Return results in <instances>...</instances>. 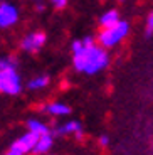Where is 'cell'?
I'll use <instances>...</instances> for the list:
<instances>
[{
	"instance_id": "cell-1",
	"label": "cell",
	"mask_w": 153,
	"mask_h": 155,
	"mask_svg": "<svg viewBox=\"0 0 153 155\" xmlns=\"http://www.w3.org/2000/svg\"><path fill=\"white\" fill-rule=\"evenodd\" d=\"M73 62L79 73L96 74L108 68L109 56L104 47L96 46L91 35H86L73 42Z\"/></svg>"
},
{
	"instance_id": "cell-2",
	"label": "cell",
	"mask_w": 153,
	"mask_h": 155,
	"mask_svg": "<svg viewBox=\"0 0 153 155\" xmlns=\"http://www.w3.org/2000/svg\"><path fill=\"white\" fill-rule=\"evenodd\" d=\"M130 32V24L126 20H118L115 25H109V27H103V31L98 35V41H99V46L104 49H109V47H115L121 42L123 39L128 35Z\"/></svg>"
},
{
	"instance_id": "cell-3",
	"label": "cell",
	"mask_w": 153,
	"mask_h": 155,
	"mask_svg": "<svg viewBox=\"0 0 153 155\" xmlns=\"http://www.w3.org/2000/svg\"><path fill=\"white\" fill-rule=\"evenodd\" d=\"M22 91V81L17 73V66L0 69V93L5 94H19Z\"/></svg>"
},
{
	"instance_id": "cell-4",
	"label": "cell",
	"mask_w": 153,
	"mask_h": 155,
	"mask_svg": "<svg viewBox=\"0 0 153 155\" xmlns=\"http://www.w3.org/2000/svg\"><path fill=\"white\" fill-rule=\"evenodd\" d=\"M19 20V8L10 2H0V29H8Z\"/></svg>"
},
{
	"instance_id": "cell-5",
	"label": "cell",
	"mask_w": 153,
	"mask_h": 155,
	"mask_svg": "<svg viewBox=\"0 0 153 155\" xmlns=\"http://www.w3.org/2000/svg\"><path fill=\"white\" fill-rule=\"evenodd\" d=\"M46 39L47 37H46L44 32H31L29 35L24 37L20 46H22V49L25 51V52H37V51L46 44Z\"/></svg>"
},
{
	"instance_id": "cell-6",
	"label": "cell",
	"mask_w": 153,
	"mask_h": 155,
	"mask_svg": "<svg viewBox=\"0 0 153 155\" xmlns=\"http://www.w3.org/2000/svg\"><path fill=\"white\" fill-rule=\"evenodd\" d=\"M54 145V138H52V133L47 132V133H42V135H37V140H35V145L32 148L31 153L34 155H46L47 152L52 148Z\"/></svg>"
},
{
	"instance_id": "cell-7",
	"label": "cell",
	"mask_w": 153,
	"mask_h": 155,
	"mask_svg": "<svg viewBox=\"0 0 153 155\" xmlns=\"http://www.w3.org/2000/svg\"><path fill=\"white\" fill-rule=\"evenodd\" d=\"M35 140H37V135H35V133L27 132V133H24L22 137H19V138H17L14 143H15L17 147L22 148L25 153H31L32 148H34V145H35Z\"/></svg>"
},
{
	"instance_id": "cell-8",
	"label": "cell",
	"mask_w": 153,
	"mask_h": 155,
	"mask_svg": "<svg viewBox=\"0 0 153 155\" xmlns=\"http://www.w3.org/2000/svg\"><path fill=\"white\" fill-rule=\"evenodd\" d=\"M42 111H46L47 115L52 116H66L71 113V108H69L66 103H61V101H54V103H49L42 108Z\"/></svg>"
},
{
	"instance_id": "cell-9",
	"label": "cell",
	"mask_w": 153,
	"mask_h": 155,
	"mask_svg": "<svg viewBox=\"0 0 153 155\" xmlns=\"http://www.w3.org/2000/svg\"><path fill=\"white\" fill-rule=\"evenodd\" d=\"M118 20H119V14L115 8H111V10L104 12L103 15L99 17V25L101 27H109V25H115Z\"/></svg>"
},
{
	"instance_id": "cell-10",
	"label": "cell",
	"mask_w": 153,
	"mask_h": 155,
	"mask_svg": "<svg viewBox=\"0 0 153 155\" xmlns=\"http://www.w3.org/2000/svg\"><path fill=\"white\" fill-rule=\"evenodd\" d=\"M27 130L32 132V133H35V135H42V133L50 132L49 127H47L46 123H42L41 120H35V118H32V120L27 121Z\"/></svg>"
},
{
	"instance_id": "cell-11",
	"label": "cell",
	"mask_w": 153,
	"mask_h": 155,
	"mask_svg": "<svg viewBox=\"0 0 153 155\" xmlns=\"http://www.w3.org/2000/svg\"><path fill=\"white\" fill-rule=\"evenodd\" d=\"M49 76L47 74H41V76H35V78H32L31 81L27 83V88L29 89H32V91H35V89H42V88H46L47 84H49Z\"/></svg>"
},
{
	"instance_id": "cell-12",
	"label": "cell",
	"mask_w": 153,
	"mask_h": 155,
	"mask_svg": "<svg viewBox=\"0 0 153 155\" xmlns=\"http://www.w3.org/2000/svg\"><path fill=\"white\" fill-rule=\"evenodd\" d=\"M81 130V123L76 120H71V121H66L64 125H61V127H57V130L56 132L59 133V135H69V133H76Z\"/></svg>"
},
{
	"instance_id": "cell-13",
	"label": "cell",
	"mask_w": 153,
	"mask_h": 155,
	"mask_svg": "<svg viewBox=\"0 0 153 155\" xmlns=\"http://www.w3.org/2000/svg\"><path fill=\"white\" fill-rule=\"evenodd\" d=\"M4 155H27V153H25V152H24L20 147H17L15 143H12V145H10V148H8V150L5 152Z\"/></svg>"
},
{
	"instance_id": "cell-14",
	"label": "cell",
	"mask_w": 153,
	"mask_h": 155,
	"mask_svg": "<svg viewBox=\"0 0 153 155\" xmlns=\"http://www.w3.org/2000/svg\"><path fill=\"white\" fill-rule=\"evenodd\" d=\"M153 34V14L150 12L146 15V37H151Z\"/></svg>"
},
{
	"instance_id": "cell-15",
	"label": "cell",
	"mask_w": 153,
	"mask_h": 155,
	"mask_svg": "<svg viewBox=\"0 0 153 155\" xmlns=\"http://www.w3.org/2000/svg\"><path fill=\"white\" fill-rule=\"evenodd\" d=\"M50 4L56 8H64L66 5H67V0H50Z\"/></svg>"
},
{
	"instance_id": "cell-16",
	"label": "cell",
	"mask_w": 153,
	"mask_h": 155,
	"mask_svg": "<svg viewBox=\"0 0 153 155\" xmlns=\"http://www.w3.org/2000/svg\"><path fill=\"white\" fill-rule=\"evenodd\" d=\"M108 143H109V138H108L106 135H101L99 137V145L101 147H108Z\"/></svg>"
},
{
	"instance_id": "cell-17",
	"label": "cell",
	"mask_w": 153,
	"mask_h": 155,
	"mask_svg": "<svg viewBox=\"0 0 153 155\" xmlns=\"http://www.w3.org/2000/svg\"><path fill=\"white\" fill-rule=\"evenodd\" d=\"M34 2H39V0H34Z\"/></svg>"
},
{
	"instance_id": "cell-18",
	"label": "cell",
	"mask_w": 153,
	"mask_h": 155,
	"mask_svg": "<svg viewBox=\"0 0 153 155\" xmlns=\"http://www.w3.org/2000/svg\"><path fill=\"white\" fill-rule=\"evenodd\" d=\"M0 2H2V0H0Z\"/></svg>"
},
{
	"instance_id": "cell-19",
	"label": "cell",
	"mask_w": 153,
	"mask_h": 155,
	"mask_svg": "<svg viewBox=\"0 0 153 155\" xmlns=\"http://www.w3.org/2000/svg\"><path fill=\"white\" fill-rule=\"evenodd\" d=\"M46 155H47V153H46Z\"/></svg>"
}]
</instances>
